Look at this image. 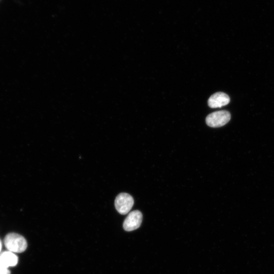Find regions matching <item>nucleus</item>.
Listing matches in <instances>:
<instances>
[{
    "instance_id": "obj_1",
    "label": "nucleus",
    "mask_w": 274,
    "mask_h": 274,
    "mask_svg": "<svg viewBox=\"0 0 274 274\" xmlns=\"http://www.w3.org/2000/svg\"><path fill=\"white\" fill-rule=\"evenodd\" d=\"M4 245L8 251L13 253H22L27 246L25 238L16 233H9L4 238Z\"/></svg>"
},
{
    "instance_id": "obj_2",
    "label": "nucleus",
    "mask_w": 274,
    "mask_h": 274,
    "mask_svg": "<svg viewBox=\"0 0 274 274\" xmlns=\"http://www.w3.org/2000/svg\"><path fill=\"white\" fill-rule=\"evenodd\" d=\"M230 119V114L227 111H216L206 118V123L212 127H219L227 123Z\"/></svg>"
},
{
    "instance_id": "obj_3",
    "label": "nucleus",
    "mask_w": 274,
    "mask_h": 274,
    "mask_svg": "<svg viewBox=\"0 0 274 274\" xmlns=\"http://www.w3.org/2000/svg\"><path fill=\"white\" fill-rule=\"evenodd\" d=\"M134 203L133 197L126 193H121L116 197L115 207L118 212L122 215L127 214Z\"/></svg>"
},
{
    "instance_id": "obj_4",
    "label": "nucleus",
    "mask_w": 274,
    "mask_h": 274,
    "mask_svg": "<svg viewBox=\"0 0 274 274\" xmlns=\"http://www.w3.org/2000/svg\"><path fill=\"white\" fill-rule=\"evenodd\" d=\"M143 219L142 213L134 210L129 213L124 220L123 227L125 230L131 231L138 229L141 225Z\"/></svg>"
},
{
    "instance_id": "obj_5",
    "label": "nucleus",
    "mask_w": 274,
    "mask_h": 274,
    "mask_svg": "<svg viewBox=\"0 0 274 274\" xmlns=\"http://www.w3.org/2000/svg\"><path fill=\"white\" fill-rule=\"evenodd\" d=\"M230 101V98L224 92H216L211 96L208 99V105L210 108H220L227 105Z\"/></svg>"
},
{
    "instance_id": "obj_6",
    "label": "nucleus",
    "mask_w": 274,
    "mask_h": 274,
    "mask_svg": "<svg viewBox=\"0 0 274 274\" xmlns=\"http://www.w3.org/2000/svg\"><path fill=\"white\" fill-rule=\"evenodd\" d=\"M18 257L9 251L0 253V268L8 269V267L15 266L18 263Z\"/></svg>"
},
{
    "instance_id": "obj_7",
    "label": "nucleus",
    "mask_w": 274,
    "mask_h": 274,
    "mask_svg": "<svg viewBox=\"0 0 274 274\" xmlns=\"http://www.w3.org/2000/svg\"><path fill=\"white\" fill-rule=\"evenodd\" d=\"M0 274H10V271L8 269L0 268Z\"/></svg>"
},
{
    "instance_id": "obj_8",
    "label": "nucleus",
    "mask_w": 274,
    "mask_h": 274,
    "mask_svg": "<svg viewBox=\"0 0 274 274\" xmlns=\"http://www.w3.org/2000/svg\"><path fill=\"white\" fill-rule=\"evenodd\" d=\"M2 247V245L1 241L0 240V253H1V252Z\"/></svg>"
}]
</instances>
